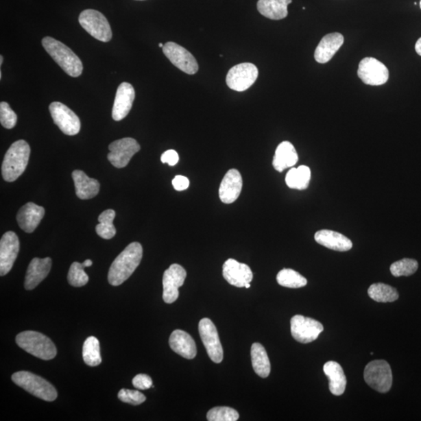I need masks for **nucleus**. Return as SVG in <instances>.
I'll use <instances>...</instances> for the list:
<instances>
[{
    "label": "nucleus",
    "instance_id": "nucleus-31",
    "mask_svg": "<svg viewBox=\"0 0 421 421\" xmlns=\"http://www.w3.org/2000/svg\"><path fill=\"white\" fill-rule=\"evenodd\" d=\"M368 295L376 302H394L399 298L397 289L385 283H374L368 289Z\"/></svg>",
    "mask_w": 421,
    "mask_h": 421
},
{
    "label": "nucleus",
    "instance_id": "nucleus-5",
    "mask_svg": "<svg viewBox=\"0 0 421 421\" xmlns=\"http://www.w3.org/2000/svg\"><path fill=\"white\" fill-rule=\"evenodd\" d=\"M12 381L33 396L47 402L56 400L58 391L48 381L28 372H19L12 375Z\"/></svg>",
    "mask_w": 421,
    "mask_h": 421
},
{
    "label": "nucleus",
    "instance_id": "nucleus-12",
    "mask_svg": "<svg viewBox=\"0 0 421 421\" xmlns=\"http://www.w3.org/2000/svg\"><path fill=\"white\" fill-rule=\"evenodd\" d=\"M49 108L54 123L62 133L73 136L80 132L81 121L70 108L59 101L52 102Z\"/></svg>",
    "mask_w": 421,
    "mask_h": 421
},
{
    "label": "nucleus",
    "instance_id": "nucleus-23",
    "mask_svg": "<svg viewBox=\"0 0 421 421\" xmlns=\"http://www.w3.org/2000/svg\"><path fill=\"white\" fill-rule=\"evenodd\" d=\"M169 344L171 349L186 359H193L197 355L195 340L183 330H175L170 335Z\"/></svg>",
    "mask_w": 421,
    "mask_h": 421
},
{
    "label": "nucleus",
    "instance_id": "nucleus-15",
    "mask_svg": "<svg viewBox=\"0 0 421 421\" xmlns=\"http://www.w3.org/2000/svg\"><path fill=\"white\" fill-rule=\"evenodd\" d=\"M186 277V270L178 264L170 265L165 271L163 278V298L165 303L173 304L178 299L179 288L184 285Z\"/></svg>",
    "mask_w": 421,
    "mask_h": 421
},
{
    "label": "nucleus",
    "instance_id": "nucleus-16",
    "mask_svg": "<svg viewBox=\"0 0 421 421\" xmlns=\"http://www.w3.org/2000/svg\"><path fill=\"white\" fill-rule=\"evenodd\" d=\"M20 250L19 237L12 231L5 233L0 241V275L5 276L12 269Z\"/></svg>",
    "mask_w": 421,
    "mask_h": 421
},
{
    "label": "nucleus",
    "instance_id": "nucleus-2",
    "mask_svg": "<svg viewBox=\"0 0 421 421\" xmlns=\"http://www.w3.org/2000/svg\"><path fill=\"white\" fill-rule=\"evenodd\" d=\"M42 44L51 58L68 75L73 77L82 75L83 72L82 62L66 45L51 37L44 38Z\"/></svg>",
    "mask_w": 421,
    "mask_h": 421
},
{
    "label": "nucleus",
    "instance_id": "nucleus-36",
    "mask_svg": "<svg viewBox=\"0 0 421 421\" xmlns=\"http://www.w3.org/2000/svg\"><path fill=\"white\" fill-rule=\"evenodd\" d=\"M418 261L411 258H403L396 261L390 267L392 276L395 277L409 276L418 269Z\"/></svg>",
    "mask_w": 421,
    "mask_h": 421
},
{
    "label": "nucleus",
    "instance_id": "nucleus-25",
    "mask_svg": "<svg viewBox=\"0 0 421 421\" xmlns=\"http://www.w3.org/2000/svg\"><path fill=\"white\" fill-rule=\"evenodd\" d=\"M72 178L78 198L82 200H88L98 195L100 190L98 180L88 178L82 170H75L72 173Z\"/></svg>",
    "mask_w": 421,
    "mask_h": 421
},
{
    "label": "nucleus",
    "instance_id": "nucleus-9",
    "mask_svg": "<svg viewBox=\"0 0 421 421\" xmlns=\"http://www.w3.org/2000/svg\"><path fill=\"white\" fill-rule=\"evenodd\" d=\"M198 329L210 359L216 363L223 361L224 349L214 323L209 318H202L199 322Z\"/></svg>",
    "mask_w": 421,
    "mask_h": 421
},
{
    "label": "nucleus",
    "instance_id": "nucleus-22",
    "mask_svg": "<svg viewBox=\"0 0 421 421\" xmlns=\"http://www.w3.org/2000/svg\"><path fill=\"white\" fill-rule=\"evenodd\" d=\"M344 43V37L340 33L328 34L321 40L315 49V60L320 64H326L333 59Z\"/></svg>",
    "mask_w": 421,
    "mask_h": 421
},
{
    "label": "nucleus",
    "instance_id": "nucleus-6",
    "mask_svg": "<svg viewBox=\"0 0 421 421\" xmlns=\"http://www.w3.org/2000/svg\"><path fill=\"white\" fill-rule=\"evenodd\" d=\"M80 25L99 41L108 43L112 39V33L109 21L106 16L95 10H85L79 16Z\"/></svg>",
    "mask_w": 421,
    "mask_h": 421
},
{
    "label": "nucleus",
    "instance_id": "nucleus-17",
    "mask_svg": "<svg viewBox=\"0 0 421 421\" xmlns=\"http://www.w3.org/2000/svg\"><path fill=\"white\" fill-rule=\"evenodd\" d=\"M223 275L230 285L239 288L245 287L253 280V272L250 267L232 258L224 263Z\"/></svg>",
    "mask_w": 421,
    "mask_h": 421
},
{
    "label": "nucleus",
    "instance_id": "nucleus-42",
    "mask_svg": "<svg viewBox=\"0 0 421 421\" xmlns=\"http://www.w3.org/2000/svg\"><path fill=\"white\" fill-rule=\"evenodd\" d=\"M174 189L178 191H183L189 189L190 181L184 176H176L172 181Z\"/></svg>",
    "mask_w": 421,
    "mask_h": 421
},
{
    "label": "nucleus",
    "instance_id": "nucleus-27",
    "mask_svg": "<svg viewBox=\"0 0 421 421\" xmlns=\"http://www.w3.org/2000/svg\"><path fill=\"white\" fill-rule=\"evenodd\" d=\"M323 371L328 378L330 392L335 396L343 395L347 381L340 364L335 361H328L324 365Z\"/></svg>",
    "mask_w": 421,
    "mask_h": 421
},
{
    "label": "nucleus",
    "instance_id": "nucleus-40",
    "mask_svg": "<svg viewBox=\"0 0 421 421\" xmlns=\"http://www.w3.org/2000/svg\"><path fill=\"white\" fill-rule=\"evenodd\" d=\"M133 385L136 389L141 390L149 389L152 387V379L149 375L139 374L133 379Z\"/></svg>",
    "mask_w": 421,
    "mask_h": 421
},
{
    "label": "nucleus",
    "instance_id": "nucleus-26",
    "mask_svg": "<svg viewBox=\"0 0 421 421\" xmlns=\"http://www.w3.org/2000/svg\"><path fill=\"white\" fill-rule=\"evenodd\" d=\"M298 155L294 146L289 141H283L277 147L273 158V167L282 173L286 169L293 167L298 162Z\"/></svg>",
    "mask_w": 421,
    "mask_h": 421
},
{
    "label": "nucleus",
    "instance_id": "nucleus-32",
    "mask_svg": "<svg viewBox=\"0 0 421 421\" xmlns=\"http://www.w3.org/2000/svg\"><path fill=\"white\" fill-rule=\"evenodd\" d=\"M116 217V212L112 209H107L104 210L99 216V224L96 226V232L100 237L105 240H110L116 236L117 230L113 225V220Z\"/></svg>",
    "mask_w": 421,
    "mask_h": 421
},
{
    "label": "nucleus",
    "instance_id": "nucleus-13",
    "mask_svg": "<svg viewBox=\"0 0 421 421\" xmlns=\"http://www.w3.org/2000/svg\"><path fill=\"white\" fill-rule=\"evenodd\" d=\"M357 75L364 84L379 86L388 82L389 72L382 62L373 58H366L361 61Z\"/></svg>",
    "mask_w": 421,
    "mask_h": 421
},
{
    "label": "nucleus",
    "instance_id": "nucleus-37",
    "mask_svg": "<svg viewBox=\"0 0 421 421\" xmlns=\"http://www.w3.org/2000/svg\"><path fill=\"white\" fill-rule=\"evenodd\" d=\"M238 419V412L228 407H214L207 413V420L209 421H236Z\"/></svg>",
    "mask_w": 421,
    "mask_h": 421
},
{
    "label": "nucleus",
    "instance_id": "nucleus-28",
    "mask_svg": "<svg viewBox=\"0 0 421 421\" xmlns=\"http://www.w3.org/2000/svg\"><path fill=\"white\" fill-rule=\"evenodd\" d=\"M292 0H258L257 8L258 12L271 20H282L288 15V5Z\"/></svg>",
    "mask_w": 421,
    "mask_h": 421
},
{
    "label": "nucleus",
    "instance_id": "nucleus-46",
    "mask_svg": "<svg viewBox=\"0 0 421 421\" xmlns=\"http://www.w3.org/2000/svg\"><path fill=\"white\" fill-rule=\"evenodd\" d=\"M245 287H246L247 289L250 288V283L247 284V285L245 286Z\"/></svg>",
    "mask_w": 421,
    "mask_h": 421
},
{
    "label": "nucleus",
    "instance_id": "nucleus-39",
    "mask_svg": "<svg viewBox=\"0 0 421 421\" xmlns=\"http://www.w3.org/2000/svg\"><path fill=\"white\" fill-rule=\"evenodd\" d=\"M119 400L134 406L140 405L146 400V397L139 391L123 389L119 392Z\"/></svg>",
    "mask_w": 421,
    "mask_h": 421
},
{
    "label": "nucleus",
    "instance_id": "nucleus-24",
    "mask_svg": "<svg viewBox=\"0 0 421 421\" xmlns=\"http://www.w3.org/2000/svg\"><path fill=\"white\" fill-rule=\"evenodd\" d=\"M315 241L321 245L328 249L337 250V252H348L352 247V243L349 238L343 235L342 233L328 230L317 231L315 235Z\"/></svg>",
    "mask_w": 421,
    "mask_h": 421
},
{
    "label": "nucleus",
    "instance_id": "nucleus-47",
    "mask_svg": "<svg viewBox=\"0 0 421 421\" xmlns=\"http://www.w3.org/2000/svg\"><path fill=\"white\" fill-rule=\"evenodd\" d=\"M420 9H421V1H420Z\"/></svg>",
    "mask_w": 421,
    "mask_h": 421
},
{
    "label": "nucleus",
    "instance_id": "nucleus-7",
    "mask_svg": "<svg viewBox=\"0 0 421 421\" xmlns=\"http://www.w3.org/2000/svg\"><path fill=\"white\" fill-rule=\"evenodd\" d=\"M364 380L374 390L385 394L392 385V369L385 361L370 362L364 369Z\"/></svg>",
    "mask_w": 421,
    "mask_h": 421
},
{
    "label": "nucleus",
    "instance_id": "nucleus-29",
    "mask_svg": "<svg viewBox=\"0 0 421 421\" xmlns=\"http://www.w3.org/2000/svg\"><path fill=\"white\" fill-rule=\"evenodd\" d=\"M252 366L254 371L261 378L269 377L271 372V363L265 347L258 343L253 344L252 346Z\"/></svg>",
    "mask_w": 421,
    "mask_h": 421
},
{
    "label": "nucleus",
    "instance_id": "nucleus-35",
    "mask_svg": "<svg viewBox=\"0 0 421 421\" xmlns=\"http://www.w3.org/2000/svg\"><path fill=\"white\" fill-rule=\"evenodd\" d=\"M276 280L280 286L293 289L304 287L307 283L306 278L290 269H284L278 272Z\"/></svg>",
    "mask_w": 421,
    "mask_h": 421
},
{
    "label": "nucleus",
    "instance_id": "nucleus-34",
    "mask_svg": "<svg viewBox=\"0 0 421 421\" xmlns=\"http://www.w3.org/2000/svg\"><path fill=\"white\" fill-rule=\"evenodd\" d=\"M93 265L92 260L84 261V263L81 264L79 263H73L68 272L67 280L71 286L75 287H82L88 282V276L85 273L84 268Z\"/></svg>",
    "mask_w": 421,
    "mask_h": 421
},
{
    "label": "nucleus",
    "instance_id": "nucleus-21",
    "mask_svg": "<svg viewBox=\"0 0 421 421\" xmlns=\"http://www.w3.org/2000/svg\"><path fill=\"white\" fill-rule=\"evenodd\" d=\"M52 263L50 258L32 259L25 276V287L27 290L35 289L47 277L52 268Z\"/></svg>",
    "mask_w": 421,
    "mask_h": 421
},
{
    "label": "nucleus",
    "instance_id": "nucleus-30",
    "mask_svg": "<svg viewBox=\"0 0 421 421\" xmlns=\"http://www.w3.org/2000/svg\"><path fill=\"white\" fill-rule=\"evenodd\" d=\"M311 178L310 168L300 166L289 170L286 176V183L289 189L303 191L309 187Z\"/></svg>",
    "mask_w": 421,
    "mask_h": 421
},
{
    "label": "nucleus",
    "instance_id": "nucleus-3",
    "mask_svg": "<svg viewBox=\"0 0 421 421\" xmlns=\"http://www.w3.org/2000/svg\"><path fill=\"white\" fill-rule=\"evenodd\" d=\"M30 154V146L24 140L16 141L10 147L2 165V175L5 181L14 182L24 173Z\"/></svg>",
    "mask_w": 421,
    "mask_h": 421
},
{
    "label": "nucleus",
    "instance_id": "nucleus-44",
    "mask_svg": "<svg viewBox=\"0 0 421 421\" xmlns=\"http://www.w3.org/2000/svg\"><path fill=\"white\" fill-rule=\"evenodd\" d=\"M3 61V56H0V66H2Z\"/></svg>",
    "mask_w": 421,
    "mask_h": 421
},
{
    "label": "nucleus",
    "instance_id": "nucleus-14",
    "mask_svg": "<svg viewBox=\"0 0 421 421\" xmlns=\"http://www.w3.org/2000/svg\"><path fill=\"white\" fill-rule=\"evenodd\" d=\"M163 53L172 64L187 75H195L199 67L195 56L181 45L173 42L164 45Z\"/></svg>",
    "mask_w": 421,
    "mask_h": 421
},
{
    "label": "nucleus",
    "instance_id": "nucleus-10",
    "mask_svg": "<svg viewBox=\"0 0 421 421\" xmlns=\"http://www.w3.org/2000/svg\"><path fill=\"white\" fill-rule=\"evenodd\" d=\"M108 159L118 169L126 167L130 159L141 150V146L135 139L125 138L112 142L109 145Z\"/></svg>",
    "mask_w": 421,
    "mask_h": 421
},
{
    "label": "nucleus",
    "instance_id": "nucleus-45",
    "mask_svg": "<svg viewBox=\"0 0 421 421\" xmlns=\"http://www.w3.org/2000/svg\"><path fill=\"white\" fill-rule=\"evenodd\" d=\"M158 47H160V48H163L164 45L163 43H159L158 44Z\"/></svg>",
    "mask_w": 421,
    "mask_h": 421
},
{
    "label": "nucleus",
    "instance_id": "nucleus-33",
    "mask_svg": "<svg viewBox=\"0 0 421 421\" xmlns=\"http://www.w3.org/2000/svg\"><path fill=\"white\" fill-rule=\"evenodd\" d=\"M83 359L87 365L96 367L101 363L100 344L98 339L90 337L83 346Z\"/></svg>",
    "mask_w": 421,
    "mask_h": 421
},
{
    "label": "nucleus",
    "instance_id": "nucleus-18",
    "mask_svg": "<svg viewBox=\"0 0 421 421\" xmlns=\"http://www.w3.org/2000/svg\"><path fill=\"white\" fill-rule=\"evenodd\" d=\"M134 99L135 91L132 84L127 82L119 84L112 108V119L121 121L126 117L132 109Z\"/></svg>",
    "mask_w": 421,
    "mask_h": 421
},
{
    "label": "nucleus",
    "instance_id": "nucleus-8",
    "mask_svg": "<svg viewBox=\"0 0 421 421\" xmlns=\"http://www.w3.org/2000/svg\"><path fill=\"white\" fill-rule=\"evenodd\" d=\"M258 77L257 67L250 62H243L231 68L227 73L226 84L236 92H244L252 86Z\"/></svg>",
    "mask_w": 421,
    "mask_h": 421
},
{
    "label": "nucleus",
    "instance_id": "nucleus-20",
    "mask_svg": "<svg viewBox=\"0 0 421 421\" xmlns=\"http://www.w3.org/2000/svg\"><path fill=\"white\" fill-rule=\"evenodd\" d=\"M45 208L35 203L28 202L21 208L16 220L20 228L27 233L35 231L45 215Z\"/></svg>",
    "mask_w": 421,
    "mask_h": 421
},
{
    "label": "nucleus",
    "instance_id": "nucleus-41",
    "mask_svg": "<svg viewBox=\"0 0 421 421\" xmlns=\"http://www.w3.org/2000/svg\"><path fill=\"white\" fill-rule=\"evenodd\" d=\"M178 153L175 150H168L165 152L161 156L163 163H167L170 167H174L179 162Z\"/></svg>",
    "mask_w": 421,
    "mask_h": 421
},
{
    "label": "nucleus",
    "instance_id": "nucleus-43",
    "mask_svg": "<svg viewBox=\"0 0 421 421\" xmlns=\"http://www.w3.org/2000/svg\"><path fill=\"white\" fill-rule=\"evenodd\" d=\"M415 50H416L417 53L421 56V38L418 40L416 45H415Z\"/></svg>",
    "mask_w": 421,
    "mask_h": 421
},
{
    "label": "nucleus",
    "instance_id": "nucleus-4",
    "mask_svg": "<svg viewBox=\"0 0 421 421\" xmlns=\"http://www.w3.org/2000/svg\"><path fill=\"white\" fill-rule=\"evenodd\" d=\"M16 343L28 354L44 361L52 360L58 354L53 341L38 332H23L16 335Z\"/></svg>",
    "mask_w": 421,
    "mask_h": 421
},
{
    "label": "nucleus",
    "instance_id": "nucleus-19",
    "mask_svg": "<svg viewBox=\"0 0 421 421\" xmlns=\"http://www.w3.org/2000/svg\"><path fill=\"white\" fill-rule=\"evenodd\" d=\"M243 189V180L240 172L235 169L229 170L221 182L219 198L225 204H232L237 200Z\"/></svg>",
    "mask_w": 421,
    "mask_h": 421
},
{
    "label": "nucleus",
    "instance_id": "nucleus-1",
    "mask_svg": "<svg viewBox=\"0 0 421 421\" xmlns=\"http://www.w3.org/2000/svg\"><path fill=\"white\" fill-rule=\"evenodd\" d=\"M143 248L138 242H133L117 256L111 265L108 281L110 285L118 287L132 276L141 263Z\"/></svg>",
    "mask_w": 421,
    "mask_h": 421
},
{
    "label": "nucleus",
    "instance_id": "nucleus-11",
    "mask_svg": "<svg viewBox=\"0 0 421 421\" xmlns=\"http://www.w3.org/2000/svg\"><path fill=\"white\" fill-rule=\"evenodd\" d=\"M290 324L293 339L301 344L314 342L324 331L321 322L302 315L293 316Z\"/></svg>",
    "mask_w": 421,
    "mask_h": 421
},
{
    "label": "nucleus",
    "instance_id": "nucleus-38",
    "mask_svg": "<svg viewBox=\"0 0 421 421\" xmlns=\"http://www.w3.org/2000/svg\"><path fill=\"white\" fill-rule=\"evenodd\" d=\"M18 121V117L16 113L11 110L8 102L2 101L0 104V122L2 126L7 129H12L16 126Z\"/></svg>",
    "mask_w": 421,
    "mask_h": 421
}]
</instances>
